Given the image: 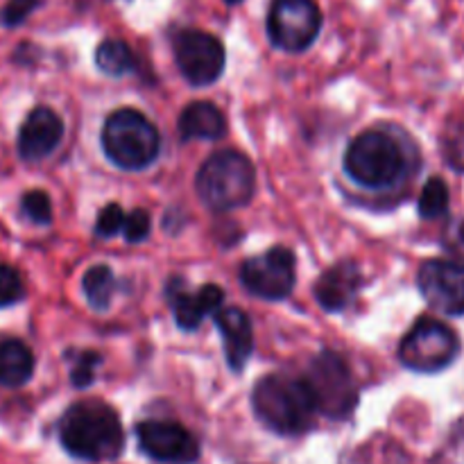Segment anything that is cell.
Returning <instances> with one entry per match:
<instances>
[{
	"label": "cell",
	"mask_w": 464,
	"mask_h": 464,
	"mask_svg": "<svg viewBox=\"0 0 464 464\" xmlns=\"http://www.w3.org/2000/svg\"><path fill=\"white\" fill-rule=\"evenodd\" d=\"M59 442L77 460L109 462L122 453L125 435L113 408L98 401H82L63 412Z\"/></svg>",
	"instance_id": "1"
},
{
	"label": "cell",
	"mask_w": 464,
	"mask_h": 464,
	"mask_svg": "<svg viewBox=\"0 0 464 464\" xmlns=\"http://www.w3.org/2000/svg\"><path fill=\"white\" fill-rule=\"evenodd\" d=\"M252 408L263 426L279 435H302L313 429L317 417L315 399L304 379L263 376L252 392Z\"/></svg>",
	"instance_id": "2"
},
{
	"label": "cell",
	"mask_w": 464,
	"mask_h": 464,
	"mask_svg": "<svg viewBox=\"0 0 464 464\" xmlns=\"http://www.w3.org/2000/svg\"><path fill=\"white\" fill-rule=\"evenodd\" d=\"M195 188L211 211H234L254 198L256 170L238 150H220L202 163Z\"/></svg>",
	"instance_id": "3"
},
{
	"label": "cell",
	"mask_w": 464,
	"mask_h": 464,
	"mask_svg": "<svg viewBox=\"0 0 464 464\" xmlns=\"http://www.w3.org/2000/svg\"><path fill=\"white\" fill-rule=\"evenodd\" d=\"M100 140L109 161L122 170H143L152 166L161 150L157 127L130 107L118 109L104 121Z\"/></svg>",
	"instance_id": "4"
},
{
	"label": "cell",
	"mask_w": 464,
	"mask_h": 464,
	"mask_svg": "<svg viewBox=\"0 0 464 464\" xmlns=\"http://www.w3.org/2000/svg\"><path fill=\"white\" fill-rule=\"evenodd\" d=\"M344 170L365 188H390L406 172V154L388 131L367 130L349 143Z\"/></svg>",
	"instance_id": "5"
},
{
	"label": "cell",
	"mask_w": 464,
	"mask_h": 464,
	"mask_svg": "<svg viewBox=\"0 0 464 464\" xmlns=\"http://www.w3.org/2000/svg\"><path fill=\"white\" fill-rule=\"evenodd\" d=\"M460 338L444 322L421 317L399 344V361L417 374H438L460 356Z\"/></svg>",
	"instance_id": "6"
},
{
	"label": "cell",
	"mask_w": 464,
	"mask_h": 464,
	"mask_svg": "<svg viewBox=\"0 0 464 464\" xmlns=\"http://www.w3.org/2000/svg\"><path fill=\"white\" fill-rule=\"evenodd\" d=\"M311 388L315 399L317 412L331 417V420H343L353 412L358 403V390L353 383V376L349 372L347 362L334 352H322L311 362L308 379H304Z\"/></svg>",
	"instance_id": "7"
},
{
	"label": "cell",
	"mask_w": 464,
	"mask_h": 464,
	"mask_svg": "<svg viewBox=\"0 0 464 464\" xmlns=\"http://www.w3.org/2000/svg\"><path fill=\"white\" fill-rule=\"evenodd\" d=\"M322 30V12L313 0H272L267 34L279 50L304 53Z\"/></svg>",
	"instance_id": "8"
},
{
	"label": "cell",
	"mask_w": 464,
	"mask_h": 464,
	"mask_svg": "<svg viewBox=\"0 0 464 464\" xmlns=\"http://www.w3.org/2000/svg\"><path fill=\"white\" fill-rule=\"evenodd\" d=\"M177 68L193 86H208L222 75L227 63L220 39L202 30H181L172 41Z\"/></svg>",
	"instance_id": "9"
},
{
	"label": "cell",
	"mask_w": 464,
	"mask_h": 464,
	"mask_svg": "<svg viewBox=\"0 0 464 464\" xmlns=\"http://www.w3.org/2000/svg\"><path fill=\"white\" fill-rule=\"evenodd\" d=\"M295 254L288 247H272L258 256L247 258L240 267V281L247 293L261 299L279 302L285 299L295 288Z\"/></svg>",
	"instance_id": "10"
},
{
	"label": "cell",
	"mask_w": 464,
	"mask_h": 464,
	"mask_svg": "<svg viewBox=\"0 0 464 464\" xmlns=\"http://www.w3.org/2000/svg\"><path fill=\"white\" fill-rule=\"evenodd\" d=\"M420 293L435 311L444 315H464V263L430 258L417 272Z\"/></svg>",
	"instance_id": "11"
},
{
	"label": "cell",
	"mask_w": 464,
	"mask_h": 464,
	"mask_svg": "<svg viewBox=\"0 0 464 464\" xmlns=\"http://www.w3.org/2000/svg\"><path fill=\"white\" fill-rule=\"evenodd\" d=\"M136 438L140 451L157 462L190 464L199 458L198 440L175 421H140L136 426Z\"/></svg>",
	"instance_id": "12"
},
{
	"label": "cell",
	"mask_w": 464,
	"mask_h": 464,
	"mask_svg": "<svg viewBox=\"0 0 464 464\" xmlns=\"http://www.w3.org/2000/svg\"><path fill=\"white\" fill-rule=\"evenodd\" d=\"M166 295L172 308V317H175L177 326L184 331L199 329L204 317L216 315L225 302V293L218 285L207 284L198 293H188L181 279H172L168 284Z\"/></svg>",
	"instance_id": "13"
},
{
	"label": "cell",
	"mask_w": 464,
	"mask_h": 464,
	"mask_svg": "<svg viewBox=\"0 0 464 464\" xmlns=\"http://www.w3.org/2000/svg\"><path fill=\"white\" fill-rule=\"evenodd\" d=\"M63 139V121L48 107L32 109L18 131V154L23 161H41L57 150Z\"/></svg>",
	"instance_id": "14"
},
{
	"label": "cell",
	"mask_w": 464,
	"mask_h": 464,
	"mask_svg": "<svg viewBox=\"0 0 464 464\" xmlns=\"http://www.w3.org/2000/svg\"><path fill=\"white\" fill-rule=\"evenodd\" d=\"M216 326L225 344L227 365L231 372H243L254 352L252 320L240 308H220L216 313Z\"/></svg>",
	"instance_id": "15"
},
{
	"label": "cell",
	"mask_w": 464,
	"mask_h": 464,
	"mask_svg": "<svg viewBox=\"0 0 464 464\" xmlns=\"http://www.w3.org/2000/svg\"><path fill=\"white\" fill-rule=\"evenodd\" d=\"M358 290H361L358 266L352 261H340L315 281L313 295L324 311L338 313L344 311L356 299Z\"/></svg>",
	"instance_id": "16"
},
{
	"label": "cell",
	"mask_w": 464,
	"mask_h": 464,
	"mask_svg": "<svg viewBox=\"0 0 464 464\" xmlns=\"http://www.w3.org/2000/svg\"><path fill=\"white\" fill-rule=\"evenodd\" d=\"M179 134L184 140H220L227 136V118L213 102H190L179 116Z\"/></svg>",
	"instance_id": "17"
},
{
	"label": "cell",
	"mask_w": 464,
	"mask_h": 464,
	"mask_svg": "<svg viewBox=\"0 0 464 464\" xmlns=\"http://www.w3.org/2000/svg\"><path fill=\"white\" fill-rule=\"evenodd\" d=\"M34 374V356L21 340L0 343V385L21 388Z\"/></svg>",
	"instance_id": "18"
},
{
	"label": "cell",
	"mask_w": 464,
	"mask_h": 464,
	"mask_svg": "<svg viewBox=\"0 0 464 464\" xmlns=\"http://www.w3.org/2000/svg\"><path fill=\"white\" fill-rule=\"evenodd\" d=\"M84 297L93 311H107L111 304L113 293H116V276H113L109 266H93L86 270L84 279Z\"/></svg>",
	"instance_id": "19"
},
{
	"label": "cell",
	"mask_w": 464,
	"mask_h": 464,
	"mask_svg": "<svg viewBox=\"0 0 464 464\" xmlns=\"http://www.w3.org/2000/svg\"><path fill=\"white\" fill-rule=\"evenodd\" d=\"M95 63L102 72L113 77L127 75L136 68L134 53H131L130 45L121 39H107L98 45L95 50Z\"/></svg>",
	"instance_id": "20"
},
{
	"label": "cell",
	"mask_w": 464,
	"mask_h": 464,
	"mask_svg": "<svg viewBox=\"0 0 464 464\" xmlns=\"http://www.w3.org/2000/svg\"><path fill=\"white\" fill-rule=\"evenodd\" d=\"M449 204H451V193H449L447 181L442 177H430L424 188H421L420 204H417L420 216L424 220H438V218L447 216Z\"/></svg>",
	"instance_id": "21"
},
{
	"label": "cell",
	"mask_w": 464,
	"mask_h": 464,
	"mask_svg": "<svg viewBox=\"0 0 464 464\" xmlns=\"http://www.w3.org/2000/svg\"><path fill=\"white\" fill-rule=\"evenodd\" d=\"M440 150H442L447 166L464 175V122H456L444 130Z\"/></svg>",
	"instance_id": "22"
},
{
	"label": "cell",
	"mask_w": 464,
	"mask_h": 464,
	"mask_svg": "<svg viewBox=\"0 0 464 464\" xmlns=\"http://www.w3.org/2000/svg\"><path fill=\"white\" fill-rule=\"evenodd\" d=\"M21 208L32 225L45 227L53 222V202L44 190H30V193L23 195Z\"/></svg>",
	"instance_id": "23"
},
{
	"label": "cell",
	"mask_w": 464,
	"mask_h": 464,
	"mask_svg": "<svg viewBox=\"0 0 464 464\" xmlns=\"http://www.w3.org/2000/svg\"><path fill=\"white\" fill-rule=\"evenodd\" d=\"M102 362L100 353L95 352H82L77 353L75 358L71 361V383L75 388H89L93 383L95 376V367Z\"/></svg>",
	"instance_id": "24"
},
{
	"label": "cell",
	"mask_w": 464,
	"mask_h": 464,
	"mask_svg": "<svg viewBox=\"0 0 464 464\" xmlns=\"http://www.w3.org/2000/svg\"><path fill=\"white\" fill-rule=\"evenodd\" d=\"M127 213L122 211L118 204H107V207L100 211L98 220H95V234L100 238H113V236L121 234L125 229Z\"/></svg>",
	"instance_id": "25"
},
{
	"label": "cell",
	"mask_w": 464,
	"mask_h": 464,
	"mask_svg": "<svg viewBox=\"0 0 464 464\" xmlns=\"http://www.w3.org/2000/svg\"><path fill=\"white\" fill-rule=\"evenodd\" d=\"M23 295H25V290H23L21 275L14 267L0 266V308L14 306V304L21 302Z\"/></svg>",
	"instance_id": "26"
},
{
	"label": "cell",
	"mask_w": 464,
	"mask_h": 464,
	"mask_svg": "<svg viewBox=\"0 0 464 464\" xmlns=\"http://www.w3.org/2000/svg\"><path fill=\"white\" fill-rule=\"evenodd\" d=\"M44 0H9L3 9H0V23L5 27H16L34 12Z\"/></svg>",
	"instance_id": "27"
},
{
	"label": "cell",
	"mask_w": 464,
	"mask_h": 464,
	"mask_svg": "<svg viewBox=\"0 0 464 464\" xmlns=\"http://www.w3.org/2000/svg\"><path fill=\"white\" fill-rule=\"evenodd\" d=\"M150 229H152V222H150V213L145 208H136L127 216L125 220V238L130 243H140V240L148 238Z\"/></svg>",
	"instance_id": "28"
},
{
	"label": "cell",
	"mask_w": 464,
	"mask_h": 464,
	"mask_svg": "<svg viewBox=\"0 0 464 464\" xmlns=\"http://www.w3.org/2000/svg\"><path fill=\"white\" fill-rule=\"evenodd\" d=\"M227 5H238V3H243V0H225Z\"/></svg>",
	"instance_id": "29"
},
{
	"label": "cell",
	"mask_w": 464,
	"mask_h": 464,
	"mask_svg": "<svg viewBox=\"0 0 464 464\" xmlns=\"http://www.w3.org/2000/svg\"><path fill=\"white\" fill-rule=\"evenodd\" d=\"M460 240H462V245H464V222H462V227H460Z\"/></svg>",
	"instance_id": "30"
}]
</instances>
